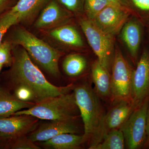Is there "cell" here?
Instances as JSON below:
<instances>
[{
    "mask_svg": "<svg viewBox=\"0 0 149 149\" xmlns=\"http://www.w3.org/2000/svg\"><path fill=\"white\" fill-rule=\"evenodd\" d=\"M13 51L12 63L6 74L8 81L13 88L22 86L30 89L35 95L36 103L73 90V84L58 87L50 83L21 46Z\"/></svg>",
    "mask_w": 149,
    "mask_h": 149,
    "instance_id": "cell-1",
    "label": "cell"
},
{
    "mask_svg": "<svg viewBox=\"0 0 149 149\" xmlns=\"http://www.w3.org/2000/svg\"><path fill=\"white\" fill-rule=\"evenodd\" d=\"M74 97L84 124V143L93 144L100 130L105 113L94 89L90 84L74 86Z\"/></svg>",
    "mask_w": 149,
    "mask_h": 149,
    "instance_id": "cell-2",
    "label": "cell"
},
{
    "mask_svg": "<svg viewBox=\"0 0 149 149\" xmlns=\"http://www.w3.org/2000/svg\"><path fill=\"white\" fill-rule=\"evenodd\" d=\"M11 43L20 46L38 64L54 76L59 74L58 61L62 53L28 30L18 27L14 30Z\"/></svg>",
    "mask_w": 149,
    "mask_h": 149,
    "instance_id": "cell-3",
    "label": "cell"
},
{
    "mask_svg": "<svg viewBox=\"0 0 149 149\" xmlns=\"http://www.w3.org/2000/svg\"><path fill=\"white\" fill-rule=\"evenodd\" d=\"M19 115H28L42 120L67 121H74L80 116L74 93L46 99L13 116Z\"/></svg>",
    "mask_w": 149,
    "mask_h": 149,
    "instance_id": "cell-4",
    "label": "cell"
},
{
    "mask_svg": "<svg viewBox=\"0 0 149 149\" xmlns=\"http://www.w3.org/2000/svg\"><path fill=\"white\" fill-rule=\"evenodd\" d=\"M134 69L118 48L115 49L111 68L112 103L132 102V79ZM133 103V102H132Z\"/></svg>",
    "mask_w": 149,
    "mask_h": 149,
    "instance_id": "cell-5",
    "label": "cell"
},
{
    "mask_svg": "<svg viewBox=\"0 0 149 149\" xmlns=\"http://www.w3.org/2000/svg\"><path fill=\"white\" fill-rule=\"evenodd\" d=\"M79 24L98 60L111 72L114 55V37L102 31L86 17L80 19Z\"/></svg>",
    "mask_w": 149,
    "mask_h": 149,
    "instance_id": "cell-6",
    "label": "cell"
},
{
    "mask_svg": "<svg viewBox=\"0 0 149 149\" xmlns=\"http://www.w3.org/2000/svg\"><path fill=\"white\" fill-rule=\"evenodd\" d=\"M149 97L147 98L134 109L120 130L123 134L127 148H143L146 140L147 113Z\"/></svg>",
    "mask_w": 149,
    "mask_h": 149,
    "instance_id": "cell-7",
    "label": "cell"
},
{
    "mask_svg": "<svg viewBox=\"0 0 149 149\" xmlns=\"http://www.w3.org/2000/svg\"><path fill=\"white\" fill-rule=\"evenodd\" d=\"M131 15L130 11L125 7L110 4L92 20L102 31L114 37L120 32Z\"/></svg>",
    "mask_w": 149,
    "mask_h": 149,
    "instance_id": "cell-8",
    "label": "cell"
},
{
    "mask_svg": "<svg viewBox=\"0 0 149 149\" xmlns=\"http://www.w3.org/2000/svg\"><path fill=\"white\" fill-rule=\"evenodd\" d=\"M136 107L133 103L124 101L113 103L112 107L105 115L97 136L89 149L100 143L109 132L120 129Z\"/></svg>",
    "mask_w": 149,
    "mask_h": 149,
    "instance_id": "cell-9",
    "label": "cell"
},
{
    "mask_svg": "<svg viewBox=\"0 0 149 149\" xmlns=\"http://www.w3.org/2000/svg\"><path fill=\"white\" fill-rule=\"evenodd\" d=\"M132 102L136 107L149 97V50L142 52L132 79Z\"/></svg>",
    "mask_w": 149,
    "mask_h": 149,
    "instance_id": "cell-10",
    "label": "cell"
},
{
    "mask_svg": "<svg viewBox=\"0 0 149 149\" xmlns=\"http://www.w3.org/2000/svg\"><path fill=\"white\" fill-rule=\"evenodd\" d=\"M38 125V118L28 115L0 117V133L11 140L26 136Z\"/></svg>",
    "mask_w": 149,
    "mask_h": 149,
    "instance_id": "cell-11",
    "label": "cell"
},
{
    "mask_svg": "<svg viewBox=\"0 0 149 149\" xmlns=\"http://www.w3.org/2000/svg\"><path fill=\"white\" fill-rule=\"evenodd\" d=\"M144 26L139 19L132 15L120 32L121 39L134 61L138 59L143 35Z\"/></svg>",
    "mask_w": 149,
    "mask_h": 149,
    "instance_id": "cell-12",
    "label": "cell"
},
{
    "mask_svg": "<svg viewBox=\"0 0 149 149\" xmlns=\"http://www.w3.org/2000/svg\"><path fill=\"white\" fill-rule=\"evenodd\" d=\"M74 121L50 120L38 126L28 136L32 142H45L55 136L64 133H79L78 126Z\"/></svg>",
    "mask_w": 149,
    "mask_h": 149,
    "instance_id": "cell-13",
    "label": "cell"
},
{
    "mask_svg": "<svg viewBox=\"0 0 149 149\" xmlns=\"http://www.w3.org/2000/svg\"><path fill=\"white\" fill-rule=\"evenodd\" d=\"M111 71L101 64L98 59L93 62L91 68L92 79L95 92L102 100H111Z\"/></svg>",
    "mask_w": 149,
    "mask_h": 149,
    "instance_id": "cell-14",
    "label": "cell"
},
{
    "mask_svg": "<svg viewBox=\"0 0 149 149\" xmlns=\"http://www.w3.org/2000/svg\"><path fill=\"white\" fill-rule=\"evenodd\" d=\"M35 104L20 100L0 86V117L11 116L23 109L30 108Z\"/></svg>",
    "mask_w": 149,
    "mask_h": 149,
    "instance_id": "cell-15",
    "label": "cell"
},
{
    "mask_svg": "<svg viewBox=\"0 0 149 149\" xmlns=\"http://www.w3.org/2000/svg\"><path fill=\"white\" fill-rule=\"evenodd\" d=\"M67 17V14L58 5L52 1L49 3L42 12L35 26L39 29L52 27L63 21Z\"/></svg>",
    "mask_w": 149,
    "mask_h": 149,
    "instance_id": "cell-16",
    "label": "cell"
},
{
    "mask_svg": "<svg viewBox=\"0 0 149 149\" xmlns=\"http://www.w3.org/2000/svg\"><path fill=\"white\" fill-rule=\"evenodd\" d=\"M50 35L65 45L72 47H83L84 42L77 29L71 25H63L53 29Z\"/></svg>",
    "mask_w": 149,
    "mask_h": 149,
    "instance_id": "cell-17",
    "label": "cell"
},
{
    "mask_svg": "<svg viewBox=\"0 0 149 149\" xmlns=\"http://www.w3.org/2000/svg\"><path fill=\"white\" fill-rule=\"evenodd\" d=\"M84 143L83 136L75 133H64L43 142L44 146L54 149H77Z\"/></svg>",
    "mask_w": 149,
    "mask_h": 149,
    "instance_id": "cell-18",
    "label": "cell"
},
{
    "mask_svg": "<svg viewBox=\"0 0 149 149\" xmlns=\"http://www.w3.org/2000/svg\"><path fill=\"white\" fill-rule=\"evenodd\" d=\"M48 0H19L10 10L18 15L20 22L34 16Z\"/></svg>",
    "mask_w": 149,
    "mask_h": 149,
    "instance_id": "cell-19",
    "label": "cell"
},
{
    "mask_svg": "<svg viewBox=\"0 0 149 149\" xmlns=\"http://www.w3.org/2000/svg\"><path fill=\"white\" fill-rule=\"evenodd\" d=\"M87 65V60L83 56L79 54H71L64 59L63 68L67 75L76 77L85 71Z\"/></svg>",
    "mask_w": 149,
    "mask_h": 149,
    "instance_id": "cell-20",
    "label": "cell"
},
{
    "mask_svg": "<svg viewBox=\"0 0 149 149\" xmlns=\"http://www.w3.org/2000/svg\"><path fill=\"white\" fill-rule=\"evenodd\" d=\"M123 6L145 26L149 24V0H121Z\"/></svg>",
    "mask_w": 149,
    "mask_h": 149,
    "instance_id": "cell-21",
    "label": "cell"
},
{
    "mask_svg": "<svg viewBox=\"0 0 149 149\" xmlns=\"http://www.w3.org/2000/svg\"><path fill=\"white\" fill-rule=\"evenodd\" d=\"M125 147L123 133L120 129H116L107 133L100 143L91 149H123Z\"/></svg>",
    "mask_w": 149,
    "mask_h": 149,
    "instance_id": "cell-22",
    "label": "cell"
},
{
    "mask_svg": "<svg viewBox=\"0 0 149 149\" xmlns=\"http://www.w3.org/2000/svg\"><path fill=\"white\" fill-rule=\"evenodd\" d=\"M110 4L108 0H85L84 8L86 17L93 20L103 9Z\"/></svg>",
    "mask_w": 149,
    "mask_h": 149,
    "instance_id": "cell-23",
    "label": "cell"
},
{
    "mask_svg": "<svg viewBox=\"0 0 149 149\" xmlns=\"http://www.w3.org/2000/svg\"><path fill=\"white\" fill-rule=\"evenodd\" d=\"M20 22L18 15L10 10L0 18V45L5 34L12 26Z\"/></svg>",
    "mask_w": 149,
    "mask_h": 149,
    "instance_id": "cell-24",
    "label": "cell"
},
{
    "mask_svg": "<svg viewBox=\"0 0 149 149\" xmlns=\"http://www.w3.org/2000/svg\"><path fill=\"white\" fill-rule=\"evenodd\" d=\"M7 149H40V147L35 145L26 136H20L12 139L8 146Z\"/></svg>",
    "mask_w": 149,
    "mask_h": 149,
    "instance_id": "cell-25",
    "label": "cell"
},
{
    "mask_svg": "<svg viewBox=\"0 0 149 149\" xmlns=\"http://www.w3.org/2000/svg\"><path fill=\"white\" fill-rule=\"evenodd\" d=\"M11 43L5 41L0 45V64L10 66L13 62Z\"/></svg>",
    "mask_w": 149,
    "mask_h": 149,
    "instance_id": "cell-26",
    "label": "cell"
},
{
    "mask_svg": "<svg viewBox=\"0 0 149 149\" xmlns=\"http://www.w3.org/2000/svg\"><path fill=\"white\" fill-rule=\"evenodd\" d=\"M14 94L15 97L22 101L32 102L36 103V99L34 93L29 88L19 86L14 88Z\"/></svg>",
    "mask_w": 149,
    "mask_h": 149,
    "instance_id": "cell-27",
    "label": "cell"
},
{
    "mask_svg": "<svg viewBox=\"0 0 149 149\" xmlns=\"http://www.w3.org/2000/svg\"><path fill=\"white\" fill-rule=\"evenodd\" d=\"M63 5L72 12L80 11L82 6V0H58Z\"/></svg>",
    "mask_w": 149,
    "mask_h": 149,
    "instance_id": "cell-28",
    "label": "cell"
},
{
    "mask_svg": "<svg viewBox=\"0 0 149 149\" xmlns=\"http://www.w3.org/2000/svg\"><path fill=\"white\" fill-rule=\"evenodd\" d=\"M10 139L0 133V149H7Z\"/></svg>",
    "mask_w": 149,
    "mask_h": 149,
    "instance_id": "cell-29",
    "label": "cell"
},
{
    "mask_svg": "<svg viewBox=\"0 0 149 149\" xmlns=\"http://www.w3.org/2000/svg\"><path fill=\"white\" fill-rule=\"evenodd\" d=\"M146 140L143 148H149V106L147 113L146 123Z\"/></svg>",
    "mask_w": 149,
    "mask_h": 149,
    "instance_id": "cell-30",
    "label": "cell"
},
{
    "mask_svg": "<svg viewBox=\"0 0 149 149\" xmlns=\"http://www.w3.org/2000/svg\"><path fill=\"white\" fill-rule=\"evenodd\" d=\"M11 0H0V14L8 7Z\"/></svg>",
    "mask_w": 149,
    "mask_h": 149,
    "instance_id": "cell-31",
    "label": "cell"
},
{
    "mask_svg": "<svg viewBox=\"0 0 149 149\" xmlns=\"http://www.w3.org/2000/svg\"><path fill=\"white\" fill-rule=\"evenodd\" d=\"M111 4L114 5L120 6H123L121 0H108Z\"/></svg>",
    "mask_w": 149,
    "mask_h": 149,
    "instance_id": "cell-32",
    "label": "cell"
},
{
    "mask_svg": "<svg viewBox=\"0 0 149 149\" xmlns=\"http://www.w3.org/2000/svg\"><path fill=\"white\" fill-rule=\"evenodd\" d=\"M3 66V65H2L1 64H0V72H1V70Z\"/></svg>",
    "mask_w": 149,
    "mask_h": 149,
    "instance_id": "cell-33",
    "label": "cell"
},
{
    "mask_svg": "<svg viewBox=\"0 0 149 149\" xmlns=\"http://www.w3.org/2000/svg\"><path fill=\"white\" fill-rule=\"evenodd\" d=\"M147 27H148V32L149 33V24L148 25V26H147Z\"/></svg>",
    "mask_w": 149,
    "mask_h": 149,
    "instance_id": "cell-34",
    "label": "cell"
}]
</instances>
